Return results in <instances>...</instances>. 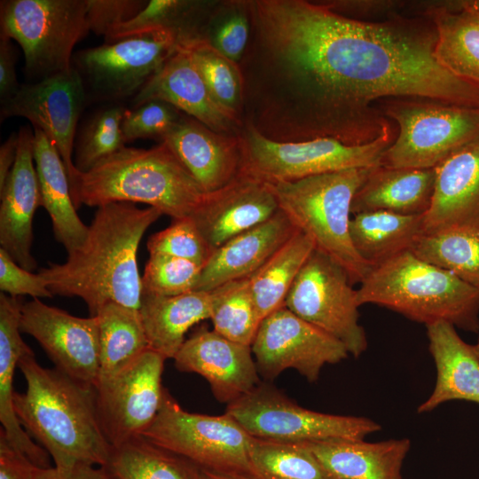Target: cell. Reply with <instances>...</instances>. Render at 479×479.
Instances as JSON below:
<instances>
[{"instance_id": "obj_1", "label": "cell", "mask_w": 479, "mask_h": 479, "mask_svg": "<svg viewBox=\"0 0 479 479\" xmlns=\"http://www.w3.org/2000/svg\"><path fill=\"white\" fill-rule=\"evenodd\" d=\"M248 18L239 62L243 115L270 140L370 143L393 123L375 107L389 98L479 108V84L436 59L437 32L428 16L365 21L326 2L254 0Z\"/></svg>"}, {"instance_id": "obj_2", "label": "cell", "mask_w": 479, "mask_h": 479, "mask_svg": "<svg viewBox=\"0 0 479 479\" xmlns=\"http://www.w3.org/2000/svg\"><path fill=\"white\" fill-rule=\"evenodd\" d=\"M162 213L130 202L98 207L84 242L67 253L62 263H50L38 273L53 295L76 296L90 316L115 302L139 310L142 297L137 250L145 231Z\"/></svg>"}, {"instance_id": "obj_3", "label": "cell", "mask_w": 479, "mask_h": 479, "mask_svg": "<svg viewBox=\"0 0 479 479\" xmlns=\"http://www.w3.org/2000/svg\"><path fill=\"white\" fill-rule=\"evenodd\" d=\"M26 382L14 392L16 416L25 431L52 458L54 467H105L112 446L101 428L96 388L56 368L42 366L30 351L18 365Z\"/></svg>"}, {"instance_id": "obj_4", "label": "cell", "mask_w": 479, "mask_h": 479, "mask_svg": "<svg viewBox=\"0 0 479 479\" xmlns=\"http://www.w3.org/2000/svg\"><path fill=\"white\" fill-rule=\"evenodd\" d=\"M207 193L164 143L149 149L124 146L79 173L74 203L100 207L143 203L172 219L192 215Z\"/></svg>"}, {"instance_id": "obj_5", "label": "cell", "mask_w": 479, "mask_h": 479, "mask_svg": "<svg viewBox=\"0 0 479 479\" xmlns=\"http://www.w3.org/2000/svg\"><path fill=\"white\" fill-rule=\"evenodd\" d=\"M357 301L359 306L376 304L425 326L445 321L479 332V290L411 250L373 267L357 289Z\"/></svg>"}, {"instance_id": "obj_6", "label": "cell", "mask_w": 479, "mask_h": 479, "mask_svg": "<svg viewBox=\"0 0 479 479\" xmlns=\"http://www.w3.org/2000/svg\"><path fill=\"white\" fill-rule=\"evenodd\" d=\"M369 169L268 183L279 210L312 240L315 249L346 271L353 285L362 283L373 269L359 256L349 234L352 200Z\"/></svg>"}, {"instance_id": "obj_7", "label": "cell", "mask_w": 479, "mask_h": 479, "mask_svg": "<svg viewBox=\"0 0 479 479\" xmlns=\"http://www.w3.org/2000/svg\"><path fill=\"white\" fill-rule=\"evenodd\" d=\"M375 107L397 128L381 165L433 169L479 141V108L425 98H389Z\"/></svg>"}, {"instance_id": "obj_8", "label": "cell", "mask_w": 479, "mask_h": 479, "mask_svg": "<svg viewBox=\"0 0 479 479\" xmlns=\"http://www.w3.org/2000/svg\"><path fill=\"white\" fill-rule=\"evenodd\" d=\"M87 12V0L1 1L0 35L20 44L36 82L72 67L75 44L90 31Z\"/></svg>"}, {"instance_id": "obj_9", "label": "cell", "mask_w": 479, "mask_h": 479, "mask_svg": "<svg viewBox=\"0 0 479 479\" xmlns=\"http://www.w3.org/2000/svg\"><path fill=\"white\" fill-rule=\"evenodd\" d=\"M240 134L244 152L241 174L276 183L380 165L397 137V128L392 123L378 138L360 145H348L332 138L277 142L249 126H243Z\"/></svg>"}, {"instance_id": "obj_10", "label": "cell", "mask_w": 479, "mask_h": 479, "mask_svg": "<svg viewBox=\"0 0 479 479\" xmlns=\"http://www.w3.org/2000/svg\"><path fill=\"white\" fill-rule=\"evenodd\" d=\"M141 436L200 469L255 473L249 456L252 436L232 416L189 412L167 389L157 416Z\"/></svg>"}, {"instance_id": "obj_11", "label": "cell", "mask_w": 479, "mask_h": 479, "mask_svg": "<svg viewBox=\"0 0 479 479\" xmlns=\"http://www.w3.org/2000/svg\"><path fill=\"white\" fill-rule=\"evenodd\" d=\"M178 36L158 27L75 52L87 102L117 103L133 98L176 51Z\"/></svg>"}, {"instance_id": "obj_12", "label": "cell", "mask_w": 479, "mask_h": 479, "mask_svg": "<svg viewBox=\"0 0 479 479\" xmlns=\"http://www.w3.org/2000/svg\"><path fill=\"white\" fill-rule=\"evenodd\" d=\"M251 436L291 443L364 440L381 429L365 417L342 416L303 408L273 385L260 382L226 406Z\"/></svg>"}, {"instance_id": "obj_13", "label": "cell", "mask_w": 479, "mask_h": 479, "mask_svg": "<svg viewBox=\"0 0 479 479\" xmlns=\"http://www.w3.org/2000/svg\"><path fill=\"white\" fill-rule=\"evenodd\" d=\"M346 271L331 257L314 249L284 305L299 318L341 342L349 354L361 356L368 342L359 324L357 290Z\"/></svg>"}, {"instance_id": "obj_14", "label": "cell", "mask_w": 479, "mask_h": 479, "mask_svg": "<svg viewBox=\"0 0 479 479\" xmlns=\"http://www.w3.org/2000/svg\"><path fill=\"white\" fill-rule=\"evenodd\" d=\"M251 349L259 374L268 381L292 368L315 382L324 365L337 364L349 355L341 342L285 305L261 321Z\"/></svg>"}, {"instance_id": "obj_15", "label": "cell", "mask_w": 479, "mask_h": 479, "mask_svg": "<svg viewBox=\"0 0 479 479\" xmlns=\"http://www.w3.org/2000/svg\"><path fill=\"white\" fill-rule=\"evenodd\" d=\"M87 104L82 81L73 67L39 82L21 84L14 97L1 103L2 121L26 118L56 146L66 166L72 198L80 173L74 165V144Z\"/></svg>"}, {"instance_id": "obj_16", "label": "cell", "mask_w": 479, "mask_h": 479, "mask_svg": "<svg viewBox=\"0 0 479 479\" xmlns=\"http://www.w3.org/2000/svg\"><path fill=\"white\" fill-rule=\"evenodd\" d=\"M166 358L148 349L130 365L96 388L97 411L112 447L139 436L161 405V376Z\"/></svg>"}, {"instance_id": "obj_17", "label": "cell", "mask_w": 479, "mask_h": 479, "mask_svg": "<svg viewBox=\"0 0 479 479\" xmlns=\"http://www.w3.org/2000/svg\"><path fill=\"white\" fill-rule=\"evenodd\" d=\"M20 327L41 345L56 369L96 387L100 365L96 316H73L33 299L22 305Z\"/></svg>"}, {"instance_id": "obj_18", "label": "cell", "mask_w": 479, "mask_h": 479, "mask_svg": "<svg viewBox=\"0 0 479 479\" xmlns=\"http://www.w3.org/2000/svg\"><path fill=\"white\" fill-rule=\"evenodd\" d=\"M173 359L177 370L205 378L216 399L227 404L261 382L251 346L232 342L206 326L185 340Z\"/></svg>"}, {"instance_id": "obj_19", "label": "cell", "mask_w": 479, "mask_h": 479, "mask_svg": "<svg viewBox=\"0 0 479 479\" xmlns=\"http://www.w3.org/2000/svg\"><path fill=\"white\" fill-rule=\"evenodd\" d=\"M18 136L16 161L0 190V248L20 266L33 271L36 269L31 253L33 219L43 200L34 161V130L23 126Z\"/></svg>"}, {"instance_id": "obj_20", "label": "cell", "mask_w": 479, "mask_h": 479, "mask_svg": "<svg viewBox=\"0 0 479 479\" xmlns=\"http://www.w3.org/2000/svg\"><path fill=\"white\" fill-rule=\"evenodd\" d=\"M279 211L268 183L241 174L222 189L207 193L190 217L215 251Z\"/></svg>"}, {"instance_id": "obj_21", "label": "cell", "mask_w": 479, "mask_h": 479, "mask_svg": "<svg viewBox=\"0 0 479 479\" xmlns=\"http://www.w3.org/2000/svg\"><path fill=\"white\" fill-rule=\"evenodd\" d=\"M153 99L171 104L216 132L240 134L243 129L242 122L212 98L189 51L179 43L161 69L131 99V107Z\"/></svg>"}, {"instance_id": "obj_22", "label": "cell", "mask_w": 479, "mask_h": 479, "mask_svg": "<svg viewBox=\"0 0 479 479\" xmlns=\"http://www.w3.org/2000/svg\"><path fill=\"white\" fill-rule=\"evenodd\" d=\"M161 142L206 193L222 189L242 173L244 152L240 133L216 132L183 114Z\"/></svg>"}, {"instance_id": "obj_23", "label": "cell", "mask_w": 479, "mask_h": 479, "mask_svg": "<svg viewBox=\"0 0 479 479\" xmlns=\"http://www.w3.org/2000/svg\"><path fill=\"white\" fill-rule=\"evenodd\" d=\"M435 171L431 205L423 216V234L451 228L479 231V141L448 157Z\"/></svg>"}, {"instance_id": "obj_24", "label": "cell", "mask_w": 479, "mask_h": 479, "mask_svg": "<svg viewBox=\"0 0 479 479\" xmlns=\"http://www.w3.org/2000/svg\"><path fill=\"white\" fill-rule=\"evenodd\" d=\"M298 230L282 211L231 239L203 266L194 291L209 292L255 274Z\"/></svg>"}, {"instance_id": "obj_25", "label": "cell", "mask_w": 479, "mask_h": 479, "mask_svg": "<svg viewBox=\"0 0 479 479\" xmlns=\"http://www.w3.org/2000/svg\"><path fill=\"white\" fill-rule=\"evenodd\" d=\"M22 305L18 297L0 294V431L34 465L47 468L51 467L50 455L22 428L13 406L14 370L21 357L32 351L20 335Z\"/></svg>"}, {"instance_id": "obj_26", "label": "cell", "mask_w": 479, "mask_h": 479, "mask_svg": "<svg viewBox=\"0 0 479 479\" xmlns=\"http://www.w3.org/2000/svg\"><path fill=\"white\" fill-rule=\"evenodd\" d=\"M426 327L429 351L436 367V381L418 412L433 411L451 400L479 404V359L473 345L465 342L456 327L448 322L437 321Z\"/></svg>"}, {"instance_id": "obj_27", "label": "cell", "mask_w": 479, "mask_h": 479, "mask_svg": "<svg viewBox=\"0 0 479 479\" xmlns=\"http://www.w3.org/2000/svg\"><path fill=\"white\" fill-rule=\"evenodd\" d=\"M435 180V168L372 167L353 197L351 214L387 211L423 216L431 205Z\"/></svg>"}, {"instance_id": "obj_28", "label": "cell", "mask_w": 479, "mask_h": 479, "mask_svg": "<svg viewBox=\"0 0 479 479\" xmlns=\"http://www.w3.org/2000/svg\"><path fill=\"white\" fill-rule=\"evenodd\" d=\"M334 479H401L407 438L378 443L334 440L304 443Z\"/></svg>"}, {"instance_id": "obj_29", "label": "cell", "mask_w": 479, "mask_h": 479, "mask_svg": "<svg viewBox=\"0 0 479 479\" xmlns=\"http://www.w3.org/2000/svg\"><path fill=\"white\" fill-rule=\"evenodd\" d=\"M33 130L34 161L43 207L51 220L55 239L68 253L84 242L89 226L77 215L66 166L56 146L41 130Z\"/></svg>"}, {"instance_id": "obj_30", "label": "cell", "mask_w": 479, "mask_h": 479, "mask_svg": "<svg viewBox=\"0 0 479 479\" xmlns=\"http://www.w3.org/2000/svg\"><path fill=\"white\" fill-rule=\"evenodd\" d=\"M209 292L192 291L174 296L142 293L139 313L149 349L174 358L187 331L210 318Z\"/></svg>"}, {"instance_id": "obj_31", "label": "cell", "mask_w": 479, "mask_h": 479, "mask_svg": "<svg viewBox=\"0 0 479 479\" xmlns=\"http://www.w3.org/2000/svg\"><path fill=\"white\" fill-rule=\"evenodd\" d=\"M425 2L415 14L428 16L435 24L437 42L435 57L458 76L479 84V16L458 8L452 1Z\"/></svg>"}, {"instance_id": "obj_32", "label": "cell", "mask_w": 479, "mask_h": 479, "mask_svg": "<svg viewBox=\"0 0 479 479\" xmlns=\"http://www.w3.org/2000/svg\"><path fill=\"white\" fill-rule=\"evenodd\" d=\"M423 216L387 211L353 215L349 222L351 242L359 256L372 268L376 267L411 250L416 239L423 234Z\"/></svg>"}, {"instance_id": "obj_33", "label": "cell", "mask_w": 479, "mask_h": 479, "mask_svg": "<svg viewBox=\"0 0 479 479\" xmlns=\"http://www.w3.org/2000/svg\"><path fill=\"white\" fill-rule=\"evenodd\" d=\"M96 317L100 363L98 384L130 365L149 345L138 310L108 302L99 309Z\"/></svg>"}, {"instance_id": "obj_34", "label": "cell", "mask_w": 479, "mask_h": 479, "mask_svg": "<svg viewBox=\"0 0 479 479\" xmlns=\"http://www.w3.org/2000/svg\"><path fill=\"white\" fill-rule=\"evenodd\" d=\"M104 467L113 479H200L194 464L142 436L112 447Z\"/></svg>"}, {"instance_id": "obj_35", "label": "cell", "mask_w": 479, "mask_h": 479, "mask_svg": "<svg viewBox=\"0 0 479 479\" xmlns=\"http://www.w3.org/2000/svg\"><path fill=\"white\" fill-rule=\"evenodd\" d=\"M314 249L312 240L297 231L248 278L250 291L262 320L284 306L291 287Z\"/></svg>"}, {"instance_id": "obj_36", "label": "cell", "mask_w": 479, "mask_h": 479, "mask_svg": "<svg viewBox=\"0 0 479 479\" xmlns=\"http://www.w3.org/2000/svg\"><path fill=\"white\" fill-rule=\"evenodd\" d=\"M411 251L479 290V231L451 228L421 234Z\"/></svg>"}, {"instance_id": "obj_37", "label": "cell", "mask_w": 479, "mask_h": 479, "mask_svg": "<svg viewBox=\"0 0 479 479\" xmlns=\"http://www.w3.org/2000/svg\"><path fill=\"white\" fill-rule=\"evenodd\" d=\"M249 456L262 479H334L304 443L252 436Z\"/></svg>"}, {"instance_id": "obj_38", "label": "cell", "mask_w": 479, "mask_h": 479, "mask_svg": "<svg viewBox=\"0 0 479 479\" xmlns=\"http://www.w3.org/2000/svg\"><path fill=\"white\" fill-rule=\"evenodd\" d=\"M178 43L189 51L215 101L241 121L243 84L239 63L221 53L204 36Z\"/></svg>"}, {"instance_id": "obj_39", "label": "cell", "mask_w": 479, "mask_h": 479, "mask_svg": "<svg viewBox=\"0 0 479 479\" xmlns=\"http://www.w3.org/2000/svg\"><path fill=\"white\" fill-rule=\"evenodd\" d=\"M209 294L213 330L232 342L251 346L262 319L248 278L225 283Z\"/></svg>"}, {"instance_id": "obj_40", "label": "cell", "mask_w": 479, "mask_h": 479, "mask_svg": "<svg viewBox=\"0 0 479 479\" xmlns=\"http://www.w3.org/2000/svg\"><path fill=\"white\" fill-rule=\"evenodd\" d=\"M203 4L183 0H150L133 19L119 25L105 37L106 42L158 27L172 30L178 42L201 35Z\"/></svg>"}, {"instance_id": "obj_41", "label": "cell", "mask_w": 479, "mask_h": 479, "mask_svg": "<svg viewBox=\"0 0 479 479\" xmlns=\"http://www.w3.org/2000/svg\"><path fill=\"white\" fill-rule=\"evenodd\" d=\"M126 108L113 104L93 114L77 130L74 144V165L87 172L95 165L125 146L122 122Z\"/></svg>"}, {"instance_id": "obj_42", "label": "cell", "mask_w": 479, "mask_h": 479, "mask_svg": "<svg viewBox=\"0 0 479 479\" xmlns=\"http://www.w3.org/2000/svg\"><path fill=\"white\" fill-rule=\"evenodd\" d=\"M203 266L163 254H150L141 276L142 293L174 296L194 291Z\"/></svg>"}, {"instance_id": "obj_43", "label": "cell", "mask_w": 479, "mask_h": 479, "mask_svg": "<svg viewBox=\"0 0 479 479\" xmlns=\"http://www.w3.org/2000/svg\"><path fill=\"white\" fill-rule=\"evenodd\" d=\"M147 249L150 254L168 255L201 266L214 252L190 216L173 219L169 226L151 235Z\"/></svg>"}, {"instance_id": "obj_44", "label": "cell", "mask_w": 479, "mask_h": 479, "mask_svg": "<svg viewBox=\"0 0 479 479\" xmlns=\"http://www.w3.org/2000/svg\"><path fill=\"white\" fill-rule=\"evenodd\" d=\"M183 114L171 104L159 99L126 109L122 122L124 141L156 139L160 143L177 124Z\"/></svg>"}, {"instance_id": "obj_45", "label": "cell", "mask_w": 479, "mask_h": 479, "mask_svg": "<svg viewBox=\"0 0 479 479\" xmlns=\"http://www.w3.org/2000/svg\"><path fill=\"white\" fill-rule=\"evenodd\" d=\"M232 13L208 39L221 53L239 63L248 43L250 23L242 1L232 2Z\"/></svg>"}, {"instance_id": "obj_46", "label": "cell", "mask_w": 479, "mask_h": 479, "mask_svg": "<svg viewBox=\"0 0 479 479\" xmlns=\"http://www.w3.org/2000/svg\"><path fill=\"white\" fill-rule=\"evenodd\" d=\"M90 30L105 37L119 25L137 16L147 4L140 0H87Z\"/></svg>"}, {"instance_id": "obj_47", "label": "cell", "mask_w": 479, "mask_h": 479, "mask_svg": "<svg viewBox=\"0 0 479 479\" xmlns=\"http://www.w3.org/2000/svg\"><path fill=\"white\" fill-rule=\"evenodd\" d=\"M0 289L13 297L30 295L34 299L51 298L45 280L20 266L4 249L0 248Z\"/></svg>"}, {"instance_id": "obj_48", "label": "cell", "mask_w": 479, "mask_h": 479, "mask_svg": "<svg viewBox=\"0 0 479 479\" xmlns=\"http://www.w3.org/2000/svg\"><path fill=\"white\" fill-rule=\"evenodd\" d=\"M326 3L334 12L356 20L380 15L388 18L390 14L400 12V10L407 5L404 1L396 0L331 1Z\"/></svg>"}, {"instance_id": "obj_49", "label": "cell", "mask_w": 479, "mask_h": 479, "mask_svg": "<svg viewBox=\"0 0 479 479\" xmlns=\"http://www.w3.org/2000/svg\"><path fill=\"white\" fill-rule=\"evenodd\" d=\"M37 467L16 451L0 431V479H33Z\"/></svg>"}, {"instance_id": "obj_50", "label": "cell", "mask_w": 479, "mask_h": 479, "mask_svg": "<svg viewBox=\"0 0 479 479\" xmlns=\"http://www.w3.org/2000/svg\"><path fill=\"white\" fill-rule=\"evenodd\" d=\"M15 52L12 40L0 35V102L14 97L21 84L19 83L15 71Z\"/></svg>"}, {"instance_id": "obj_51", "label": "cell", "mask_w": 479, "mask_h": 479, "mask_svg": "<svg viewBox=\"0 0 479 479\" xmlns=\"http://www.w3.org/2000/svg\"><path fill=\"white\" fill-rule=\"evenodd\" d=\"M33 479H113L104 467L79 464L70 469L37 467Z\"/></svg>"}, {"instance_id": "obj_52", "label": "cell", "mask_w": 479, "mask_h": 479, "mask_svg": "<svg viewBox=\"0 0 479 479\" xmlns=\"http://www.w3.org/2000/svg\"><path fill=\"white\" fill-rule=\"evenodd\" d=\"M18 144V132H13L0 146V190L4 187L14 166Z\"/></svg>"}, {"instance_id": "obj_53", "label": "cell", "mask_w": 479, "mask_h": 479, "mask_svg": "<svg viewBox=\"0 0 479 479\" xmlns=\"http://www.w3.org/2000/svg\"><path fill=\"white\" fill-rule=\"evenodd\" d=\"M200 479H262L255 473L217 472L200 469Z\"/></svg>"}, {"instance_id": "obj_54", "label": "cell", "mask_w": 479, "mask_h": 479, "mask_svg": "<svg viewBox=\"0 0 479 479\" xmlns=\"http://www.w3.org/2000/svg\"><path fill=\"white\" fill-rule=\"evenodd\" d=\"M458 8L468 11L479 16V0H457Z\"/></svg>"}, {"instance_id": "obj_55", "label": "cell", "mask_w": 479, "mask_h": 479, "mask_svg": "<svg viewBox=\"0 0 479 479\" xmlns=\"http://www.w3.org/2000/svg\"><path fill=\"white\" fill-rule=\"evenodd\" d=\"M474 350L479 359V336L475 344L473 345Z\"/></svg>"}]
</instances>
